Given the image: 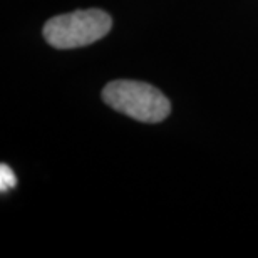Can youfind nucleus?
<instances>
[{
    "label": "nucleus",
    "mask_w": 258,
    "mask_h": 258,
    "mask_svg": "<svg viewBox=\"0 0 258 258\" xmlns=\"http://www.w3.org/2000/svg\"><path fill=\"white\" fill-rule=\"evenodd\" d=\"M102 99L112 109L141 122H161L171 112V104L161 91L139 81L109 82Z\"/></svg>",
    "instance_id": "nucleus-1"
},
{
    "label": "nucleus",
    "mask_w": 258,
    "mask_h": 258,
    "mask_svg": "<svg viewBox=\"0 0 258 258\" xmlns=\"http://www.w3.org/2000/svg\"><path fill=\"white\" fill-rule=\"evenodd\" d=\"M111 27L112 19L104 10H76L47 20L44 39L55 49H77L101 40Z\"/></svg>",
    "instance_id": "nucleus-2"
},
{
    "label": "nucleus",
    "mask_w": 258,
    "mask_h": 258,
    "mask_svg": "<svg viewBox=\"0 0 258 258\" xmlns=\"http://www.w3.org/2000/svg\"><path fill=\"white\" fill-rule=\"evenodd\" d=\"M15 184H17V178H15L14 171L7 164H2L0 166V189H2V193L10 191Z\"/></svg>",
    "instance_id": "nucleus-3"
}]
</instances>
